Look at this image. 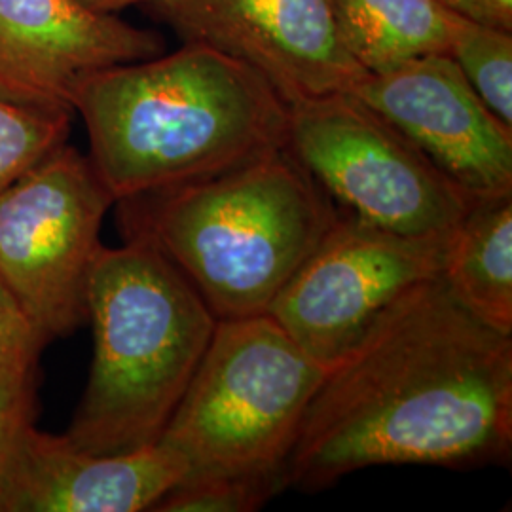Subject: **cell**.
<instances>
[{
    "label": "cell",
    "mask_w": 512,
    "mask_h": 512,
    "mask_svg": "<svg viewBox=\"0 0 512 512\" xmlns=\"http://www.w3.org/2000/svg\"><path fill=\"white\" fill-rule=\"evenodd\" d=\"M114 207L122 239L167 258L219 321L268 313L340 215L289 148Z\"/></svg>",
    "instance_id": "3957f363"
},
{
    "label": "cell",
    "mask_w": 512,
    "mask_h": 512,
    "mask_svg": "<svg viewBox=\"0 0 512 512\" xmlns=\"http://www.w3.org/2000/svg\"><path fill=\"white\" fill-rule=\"evenodd\" d=\"M71 112L25 109L0 101V194L69 139Z\"/></svg>",
    "instance_id": "2e32d148"
},
{
    "label": "cell",
    "mask_w": 512,
    "mask_h": 512,
    "mask_svg": "<svg viewBox=\"0 0 512 512\" xmlns=\"http://www.w3.org/2000/svg\"><path fill=\"white\" fill-rule=\"evenodd\" d=\"M511 456L512 336L478 321L437 277L325 372L285 486L317 492L368 467L471 471Z\"/></svg>",
    "instance_id": "6da1fadb"
},
{
    "label": "cell",
    "mask_w": 512,
    "mask_h": 512,
    "mask_svg": "<svg viewBox=\"0 0 512 512\" xmlns=\"http://www.w3.org/2000/svg\"><path fill=\"white\" fill-rule=\"evenodd\" d=\"M325 372L270 313L220 319L158 442L183 459V480L258 478L287 490V461Z\"/></svg>",
    "instance_id": "5b68a950"
},
{
    "label": "cell",
    "mask_w": 512,
    "mask_h": 512,
    "mask_svg": "<svg viewBox=\"0 0 512 512\" xmlns=\"http://www.w3.org/2000/svg\"><path fill=\"white\" fill-rule=\"evenodd\" d=\"M476 198L512 194V128L448 54L365 73L349 90Z\"/></svg>",
    "instance_id": "30bf717a"
},
{
    "label": "cell",
    "mask_w": 512,
    "mask_h": 512,
    "mask_svg": "<svg viewBox=\"0 0 512 512\" xmlns=\"http://www.w3.org/2000/svg\"><path fill=\"white\" fill-rule=\"evenodd\" d=\"M217 321L158 251L131 241L103 245L88 285L92 368L65 437L97 456L156 444Z\"/></svg>",
    "instance_id": "277c9868"
},
{
    "label": "cell",
    "mask_w": 512,
    "mask_h": 512,
    "mask_svg": "<svg viewBox=\"0 0 512 512\" xmlns=\"http://www.w3.org/2000/svg\"><path fill=\"white\" fill-rule=\"evenodd\" d=\"M448 55L482 103L512 128V31L461 18Z\"/></svg>",
    "instance_id": "9a60e30c"
},
{
    "label": "cell",
    "mask_w": 512,
    "mask_h": 512,
    "mask_svg": "<svg viewBox=\"0 0 512 512\" xmlns=\"http://www.w3.org/2000/svg\"><path fill=\"white\" fill-rule=\"evenodd\" d=\"M461 18L512 31V0H440Z\"/></svg>",
    "instance_id": "ffe728a7"
},
{
    "label": "cell",
    "mask_w": 512,
    "mask_h": 512,
    "mask_svg": "<svg viewBox=\"0 0 512 512\" xmlns=\"http://www.w3.org/2000/svg\"><path fill=\"white\" fill-rule=\"evenodd\" d=\"M164 54V40L80 0H0V101L71 112L88 74Z\"/></svg>",
    "instance_id": "8fae6325"
},
{
    "label": "cell",
    "mask_w": 512,
    "mask_h": 512,
    "mask_svg": "<svg viewBox=\"0 0 512 512\" xmlns=\"http://www.w3.org/2000/svg\"><path fill=\"white\" fill-rule=\"evenodd\" d=\"M44 344L19 313L12 298L0 287V366L23 353H40Z\"/></svg>",
    "instance_id": "d6986e66"
},
{
    "label": "cell",
    "mask_w": 512,
    "mask_h": 512,
    "mask_svg": "<svg viewBox=\"0 0 512 512\" xmlns=\"http://www.w3.org/2000/svg\"><path fill=\"white\" fill-rule=\"evenodd\" d=\"M82 4L90 6L97 12H107V14H116L118 10H124L135 4H152L156 0H80Z\"/></svg>",
    "instance_id": "44dd1931"
},
{
    "label": "cell",
    "mask_w": 512,
    "mask_h": 512,
    "mask_svg": "<svg viewBox=\"0 0 512 512\" xmlns=\"http://www.w3.org/2000/svg\"><path fill=\"white\" fill-rule=\"evenodd\" d=\"M285 490L274 480L207 476L181 480L154 505V512H251Z\"/></svg>",
    "instance_id": "e0dca14e"
},
{
    "label": "cell",
    "mask_w": 512,
    "mask_h": 512,
    "mask_svg": "<svg viewBox=\"0 0 512 512\" xmlns=\"http://www.w3.org/2000/svg\"><path fill=\"white\" fill-rule=\"evenodd\" d=\"M440 277L478 321L512 336V194L476 200L446 238Z\"/></svg>",
    "instance_id": "4fadbf2b"
},
{
    "label": "cell",
    "mask_w": 512,
    "mask_h": 512,
    "mask_svg": "<svg viewBox=\"0 0 512 512\" xmlns=\"http://www.w3.org/2000/svg\"><path fill=\"white\" fill-rule=\"evenodd\" d=\"M186 475L162 442L97 456L25 427L0 469V512H143Z\"/></svg>",
    "instance_id": "7c38bea8"
},
{
    "label": "cell",
    "mask_w": 512,
    "mask_h": 512,
    "mask_svg": "<svg viewBox=\"0 0 512 512\" xmlns=\"http://www.w3.org/2000/svg\"><path fill=\"white\" fill-rule=\"evenodd\" d=\"M287 148L340 211L404 236L446 238L478 200L353 93L291 103Z\"/></svg>",
    "instance_id": "8992f818"
},
{
    "label": "cell",
    "mask_w": 512,
    "mask_h": 512,
    "mask_svg": "<svg viewBox=\"0 0 512 512\" xmlns=\"http://www.w3.org/2000/svg\"><path fill=\"white\" fill-rule=\"evenodd\" d=\"M114 198L88 154L55 148L0 194V287L46 346L88 323V285Z\"/></svg>",
    "instance_id": "52a82bcc"
},
{
    "label": "cell",
    "mask_w": 512,
    "mask_h": 512,
    "mask_svg": "<svg viewBox=\"0 0 512 512\" xmlns=\"http://www.w3.org/2000/svg\"><path fill=\"white\" fill-rule=\"evenodd\" d=\"M349 55L365 73L448 54L461 16L440 0H329Z\"/></svg>",
    "instance_id": "5bb4252c"
},
{
    "label": "cell",
    "mask_w": 512,
    "mask_h": 512,
    "mask_svg": "<svg viewBox=\"0 0 512 512\" xmlns=\"http://www.w3.org/2000/svg\"><path fill=\"white\" fill-rule=\"evenodd\" d=\"M71 103L114 203L287 148L289 103L255 69L200 44L88 74Z\"/></svg>",
    "instance_id": "7a4b0ae2"
},
{
    "label": "cell",
    "mask_w": 512,
    "mask_h": 512,
    "mask_svg": "<svg viewBox=\"0 0 512 512\" xmlns=\"http://www.w3.org/2000/svg\"><path fill=\"white\" fill-rule=\"evenodd\" d=\"M23 353L0 366V469L25 427L37 416V359Z\"/></svg>",
    "instance_id": "ac0fdd59"
},
{
    "label": "cell",
    "mask_w": 512,
    "mask_h": 512,
    "mask_svg": "<svg viewBox=\"0 0 512 512\" xmlns=\"http://www.w3.org/2000/svg\"><path fill=\"white\" fill-rule=\"evenodd\" d=\"M183 44H200L262 74L291 105L349 92L365 71L349 55L329 0H156Z\"/></svg>",
    "instance_id": "9c48e42d"
},
{
    "label": "cell",
    "mask_w": 512,
    "mask_h": 512,
    "mask_svg": "<svg viewBox=\"0 0 512 512\" xmlns=\"http://www.w3.org/2000/svg\"><path fill=\"white\" fill-rule=\"evenodd\" d=\"M446 238L404 236L340 211L268 313L329 370L399 298L440 277Z\"/></svg>",
    "instance_id": "ba28073f"
}]
</instances>
